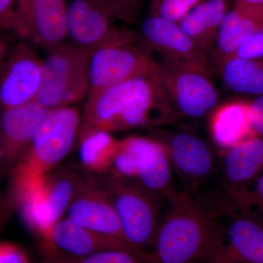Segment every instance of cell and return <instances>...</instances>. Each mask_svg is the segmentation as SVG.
<instances>
[{
  "label": "cell",
  "instance_id": "obj_12",
  "mask_svg": "<svg viewBox=\"0 0 263 263\" xmlns=\"http://www.w3.org/2000/svg\"><path fill=\"white\" fill-rule=\"evenodd\" d=\"M67 213L71 221L119 248L140 251L128 243L113 205L95 182L81 181Z\"/></svg>",
  "mask_w": 263,
  "mask_h": 263
},
{
  "label": "cell",
  "instance_id": "obj_19",
  "mask_svg": "<svg viewBox=\"0 0 263 263\" xmlns=\"http://www.w3.org/2000/svg\"><path fill=\"white\" fill-rule=\"evenodd\" d=\"M221 190L234 195L263 173V137L255 136L226 150L219 164Z\"/></svg>",
  "mask_w": 263,
  "mask_h": 263
},
{
  "label": "cell",
  "instance_id": "obj_13",
  "mask_svg": "<svg viewBox=\"0 0 263 263\" xmlns=\"http://www.w3.org/2000/svg\"><path fill=\"white\" fill-rule=\"evenodd\" d=\"M18 37L47 51L68 39L67 0H17Z\"/></svg>",
  "mask_w": 263,
  "mask_h": 263
},
{
  "label": "cell",
  "instance_id": "obj_21",
  "mask_svg": "<svg viewBox=\"0 0 263 263\" xmlns=\"http://www.w3.org/2000/svg\"><path fill=\"white\" fill-rule=\"evenodd\" d=\"M249 101L231 100L213 110L210 130L218 146L226 150L255 136L249 119Z\"/></svg>",
  "mask_w": 263,
  "mask_h": 263
},
{
  "label": "cell",
  "instance_id": "obj_26",
  "mask_svg": "<svg viewBox=\"0 0 263 263\" xmlns=\"http://www.w3.org/2000/svg\"><path fill=\"white\" fill-rule=\"evenodd\" d=\"M202 0H151L148 15L178 23Z\"/></svg>",
  "mask_w": 263,
  "mask_h": 263
},
{
  "label": "cell",
  "instance_id": "obj_17",
  "mask_svg": "<svg viewBox=\"0 0 263 263\" xmlns=\"http://www.w3.org/2000/svg\"><path fill=\"white\" fill-rule=\"evenodd\" d=\"M40 243L43 257H57L72 262L107 249H122L67 217L62 218L53 224Z\"/></svg>",
  "mask_w": 263,
  "mask_h": 263
},
{
  "label": "cell",
  "instance_id": "obj_8",
  "mask_svg": "<svg viewBox=\"0 0 263 263\" xmlns=\"http://www.w3.org/2000/svg\"><path fill=\"white\" fill-rule=\"evenodd\" d=\"M163 128L155 129L153 137L166 148L173 171L184 184V190L200 191L218 169L212 147L192 129Z\"/></svg>",
  "mask_w": 263,
  "mask_h": 263
},
{
  "label": "cell",
  "instance_id": "obj_28",
  "mask_svg": "<svg viewBox=\"0 0 263 263\" xmlns=\"http://www.w3.org/2000/svg\"><path fill=\"white\" fill-rule=\"evenodd\" d=\"M118 22L132 23L141 10L143 0H100Z\"/></svg>",
  "mask_w": 263,
  "mask_h": 263
},
{
  "label": "cell",
  "instance_id": "obj_11",
  "mask_svg": "<svg viewBox=\"0 0 263 263\" xmlns=\"http://www.w3.org/2000/svg\"><path fill=\"white\" fill-rule=\"evenodd\" d=\"M43 76V60L27 43L12 45L0 70V108H18L35 101Z\"/></svg>",
  "mask_w": 263,
  "mask_h": 263
},
{
  "label": "cell",
  "instance_id": "obj_9",
  "mask_svg": "<svg viewBox=\"0 0 263 263\" xmlns=\"http://www.w3.org/2000/svg\"><path fill=\"white\" fill-rule=\"evenodd\" d=\"M81 122V113L77 107L49 110L18 165L45 174L70 153L79 138Z\"/></svg>",
  "mask_w": 263,
  "mask_h": 263
},
{
  "label": "cell",
  "instance_id": "obj_30",
  "mask_svg": "<svg viewBox=\"0 0 263 263\" xmlns=\"http://www.w3.org/2000/svg\"><path fill=\"white\" fill-rule=\"evenodd\" d=\"M232 57L248 60H263V29L254 33L242 43Z\"/></svg>",
  "mask_w": 263,
  "mask_h": 263
},
{
  "label": "cell",
  "instance_id": "obj_15",
  "mask_svg": "<svg viewBox=\"0 0 263 263\" xmlns=\"http://www.w3.org/2000/svg\"><path fill=\"white\" fill-rule=\"evenodd\" d=\"M117 23L100 0L67 1L68 40L76 46L92 51L125 28Z\"/></svg>",
  "mask_w": 263,
  "mask_h": 263
},
{
  "label": "cell",
  "instance_id": "obj_14",
  "mask_svg": "<svg viewBox=\"0 0 263 263\" xmlns=\"http://www.w3.org/2000/svg\"><path fill=\"white\" fill-rule=\"evenodd\" d=\"M122 141L134 160L136 176L133 182L167 201L176 190L174 171L163 144L153 136L129 137Z\"/></svg>",
  "mask_w": 263,
  "mask_h": 263
},
{
  "label": "cell",
  "instance_id": "obj_3",
  "mask_svg": "<svg viewBox=\"0 0 263 263\" xmlns=\"http://www.w3.org/2000/svg\"><path fill=\"white\" fill-rule=\"evenodd\" d=\"M95 183L113 205L128 243L146 252L153 245L166 201L112 172Z\"/></svg>",
  "mask_w": 263,
  "mask_h": 263
},
{
  "label": "cell",
  "instance_id": "obj_20",
  "mask_svg": "<svg viewBox=\"0 0 263 263\" xmlns=\"http://www.w3.org/2000/svg\"><path fill=\"white\" fill-rule=\"evenodd\" d=\"M231 7L230 0H202L177 24L211 56L221 24Z\"/></svg>",
  "mask_w": 263,
  "mask_h": 263
},
{
  "label": "cell",
  "instance_id": "obj_29",
  "mask_svg": "<svg viewBox=\"0 0 263 263\" xmlns=\"http://www.w3.org/2000/svg\"><path fill=\"white\" fill-rule=\"evenodd\" d=\"M0 29L18 35L20 20L17 0H0Z\"/></svg>",
  "mask_w": 263,
  "mask_h": 263
},
{
  "label": "cell",
  "instance_id": "obj_1",
  "mask_svg": "<svg viewBox=\"0 0 263 263\" xmlns=\"http://www.w3.org/2000/svg\"><path fill=\"white\" fill-rule=\"evenodd\" d=\"M152 255L157 263H207L223 241L215 201L183 190L167 198Z\"/></svg>",
  "mask_w": 263,
  "mask_h": 263
},
{
  "label": "cell",
  "instance_id": "obj_10",
  "mask_svg": "<svg viewBox=\"0 0 263 263\" xmlns=\"http://www.w3.org/2000/svg\"><path fill=\"white\" fill-rule=\"evenodd\" d=\"M140 37L166 62L212 76L210 54L194 42L179 24L148 15L142 22Z\"/></svg>",
  "mask_w": 263,
  "mask_h": 263
},
{
  "label": "cell",
  "instance_id": "obj_32",
  "mask_svg": "<svg viewBox=\"0 0 263 263\" xmlns=\"http://www.w3.org/2000/svg\"><path fill=\"white\" fill-rule=\"evenodd\" d=\"M249 114L254 133L263 137V95L249 101Z\"/></svg>",
  "mask_w": 263,
  "mask_h": 263
},
{
  "label": "cell",
  "instance_id": "obj_34",
  "mask_svg": "<svg viewBox=\"0 0 263 263\" xmlns=\"http://www.w3.org/2000/svg\"><path fill=\"white\" fill-rule=\"evenodd\" d=\"M42 263H76L66 259L57 258V257H43Z\"/></svg>",
  "mask_w": 263,
  "mask_h": 263
},
{
  "label": "cell",
  "instance_id": "obj_22",
  "mask_svg": "<svg viewBox=\"0 0 263 263\" xmlns=\"http://www.w3.org/2000/svg\"><path fill=\"white\" fill-rule=\"evenodd\" d=\"M217 73L230 91L238 95H263V60L231 57L223 62Z\"/></svg>",
  "mask_w": 263,
  "mask_h": 263
},
{
  "label": "cell",
  "instance_id": "obj_27",
  "mask_svg": "<svg viewBox=\"0 0 263 263\" xmlns=\"http://www.w3.org/2000/svg\"><path fill=\"white\" fill-rule=\"evenodd\" d=\"M229 196L238 206L249 209L263 217V173L245 190Z\"/></svg>",
  "mask_w": 263,
  "mask_h": 263
},
{
  "label": "cell",
  "instance_id": "obj_36",
  "mask_svg": "<svg viewBox=\"0 0 263 263\" xmlns=\"http://www.w3.org/2000/svg\"><path fill=\"white\" fill-rule=\"evenodd\" d=\"M2 111H3V110H2L1 108H0V119H1Z\"/></svg>",
  "mask_w": 263,
  "mask_h": 263
},
{
  "label": "cell",
  "instance_id": "obj_6",
  "mask_svg": "<svg viewBox=\"0 0 263 263\" xmlns=\"http://www.w3.org/2000/svg\"><path fill=\"white\" fill-rule=\"evenodd\" d=\"M219 199L222 245L207 263H263V217L228 195Z\"/></svg>",
  "mask_w": 263,
  "mask_h": 263
},
{
  "label": "cell",
  "instance_id": "obj_18",
  "mask_svg": "<svg viewBox=\"0 0 263 263\" xmlns=\"http://www.w3.org/2000/svg\"><path fill=\"white\" fill-rule=\"evenodd\" d=\"M263 29V5L235 3L221 24L211 53L213 72L217 73L223 62L234 54L242 43Z\"/></svg>",
  "mask_w": 263,
  "mask_h": 263
},
{
  "label": "cell",
  "instance_id": "obj_25",
  "mask_svg": "<svg viewBox=\"0 0 263 263\" xmlns=\"http://www.w3.org/2000/svg\"><path fill=\"white\" fill-rule=\"evenodd\" d=\"M76 263H157L152 254L129 249H107Z\"/></svg>",
  "mask_w": 263,
  "mask_h": 263
},
{
  "label": "cell",
  "instance_id": "obj_24",
  "mask_svg": "<svg viewBox=\"0 0 263 263\" xmlns=\"http://www.w3.org/2000/svg\"><path fill=\"white\" fill-rule=\"evenodd\" d=\"M80 182L75 175L68 172L60 173L51 179H46L48 208L53 224L67 212Z\"/></svg>",
  "mask_w": 263,
  "mask_h": 263
},
{
  "label": "cell",
  "instance_id": "obj_23",
  "mask_svg": "<svg viewBox=\"0 0 263 263\" xmlns=\"http://www.w3.org/2000/svg\"><path fill=\"white\" fill-rule=\"evenodd\" d=\"M80 141L79 158L86 168L101 173L111 165L117 153L119 141L108 132H89L79 138Z\"/></svg>",
  "mask_w": 263,
  "mask_h": 263
},
{
  "label": "cell",
  "instance_id": "obj_31",
  "mask_svg": "<svg viewBox=\"0 0 263 263\" xmlns=\"http://www.w3.org/2000/svg\"><path fill=\"white\" fill-rule=\"evenodd\" d=\"M0 263H30L25 251L10 242H0Z\"/></svg>",
  "mask_w": 263,
  "mask_h": 263
},
{
  "label": "cell",
  "instance_id": "obj_5",
  "mask_svg": "<svg viewBox=\"0 0 263 263\" xmlns=\"http://www.w3.org/2000/svg\"><path fill=\"white\" fill-rule=\"evenodd\" d=\"M154 53L139 34L123 29L117 35L93 49L89 62L87 98L115 86L156 65Z\"/></svg>",
  "mask_w": 263,
  "mask_h": 263
},
{
  "label": "cell",
  "instance_id": "obj_35",
  "mask_svg": "<svg viewBox=\"0 0 263 263\" xmlns=\"http://www.w3.org/2000/svg\"><path fill=\"white\" fill-rule=\"evenodd\" d=\"M235 3H249V4L263 5V0H235Z\"/></svg>",
  "mask_w": 263,
  "mask_h": 263
},
{
  "label": "cell",
  "instance_id": "obj_4",
  "mask_svg": "<svg viewBox=\"0 0 263 263\" xmlns=\"http://www.w3.org/2000/svg\"><path fill=\"white\" fill-rule=\"evenodd\" d=\"M91 51L72 43L48 50L43 60V76L35 101L48 110L73 106L89 91Z\"/></svg>",
  "mask_w": 263,
  "mask_h": 263
},
{
  "label": "cell",
  "instance_id": "obj_16",
  "mask_svg": "<svg viewBox=\"0 0 263 263\" xmlns=\"http://www.w3.org/2000/svg\"><path fill=\"white\" fill-rule=\"evenodd\" d=\"M49 110L37 102L2 111L0 166L14 171L22 160L34 133Z\"/></svg>",
  "mask_w": 263,
  "mask_h": 263
},
{
  "label": "cell",
  "instance_id": "obj_2",
  "mask_svg": "<svg viewBox=\"0 0 263 263\" xmlns=\"http://www.w3.org/2000/svg\"><path fill=\"white\" fill-rule=\"evenodd\" d=\"M79 138L94 130L111 133L176 125L155 67L86 98Z\"/></svg>",
  "mask_w": 263,
  "mask_h": 263
},
{
  "label": "cell",
  "instance_id": "obj_7",
  "mask_svg": "<svg viewBox=\"0 0 263 263\" xmlns=\"http://www.w3.org/2000/svg\"><path fill=\"white\" fill-rule=\"evenodd\" d=\"M156 70L165 98L179 121L201 119L218 106L219 91L211 76L163 60L156 62Z\"/></svg>",
  "mask_w": 263,
  "mask_h": 263
},
{
  "label": "cell",
  "instance_id": "obj_33",
  "mask_svg": "<svg viewBox=\"0 0 263 263\" xmlns=\"http://www.w3.org/2000/svg\"><path fill=\"white\" fill-rule=\"evenodd\" d=\"M3 32H5V31L0 29V70L4 65L6 57L8 56L12 46L9 41H8V38L7 37Z\"/></svg>",
  "mask_w": 263,
  "mask_h": 263
}]
</instances>
